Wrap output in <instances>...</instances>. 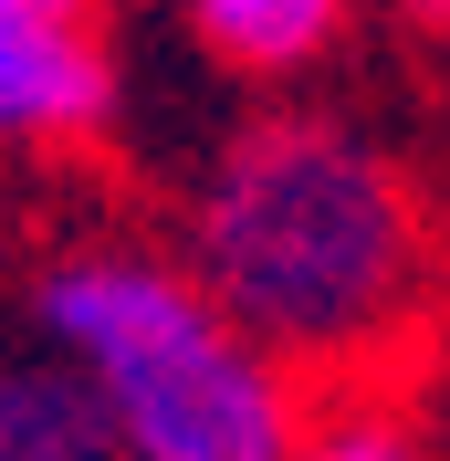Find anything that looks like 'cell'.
Segmentation results:
<instances>
[{
    "instance_id": "6da1fadb",
    "label": "cell",
    "mask_w": 450,
    "mask_h": 461,
    "mask_svg": "<svg viewBox=\"0 0 450 461\" xmlns=\"http://www.w3.org/2000/svg\"><path fill=\"white\" fill-rule=\"evenodd\" d=\"M189 284L273 367H336L419 315L429 221L356 126L252 115L189 200Z\"/></svg>"
},
{
    "instance_id": "7a4b0ae2",
    "label": "cell",
    "mask_w": 450,
    "mask_h": 461,
    "mask_svg": "<svg viewBox=\"0 0 450 461\" xmlns=\"http://www.w3.org/2000/svg\"><path fill=\"white\" fill-rule=\"evenodd\" d=\"M32 336H53L115 409L137 461H293V388L241 325L168 262L85 252L42 273Z\"/></svg>"
},
{
    "instance_id": "3957f363",
    "label": "cell",
    "mask_w": 450,
    "mask_h": 461,
    "mask_svg": "<svg viewBox=\"0 0 450 461\" xmlns=\"http://www.w3.org/2000/svg\"><path fill=\"white\" fill-rule=\"evenodd\" d=\"M105 105L94 0H0V137H85Z\"/></svg>"
},
{
    "instance_id": "277c9868",
    "label": "cell",
    "mask_w": 450,
    "mask_h": 461,
    "mask_svg": "<svg viewBox=\"0 0 450 461\" xmlns=\"http://www.w3.org/2000/svg\"><path fill=\"white\" fill-rule=\"evenodd\" d=\"M0 461H137L115 409L94 399V377L42 346H0Z\"/></svg>"
},
{
    "instance_id": "5b68a950",
    "label": "cell",
    "mask_w": 450,
    "mask_h": 461,
    "mask_svg": "<svg viewBox=\"0 0 450 461\" xmlns=\"http://www.w3.org/2000/svg\"><path fill=\"white\" fill-rule=\"evenodd\" d=\"M189 32L241 74H293L346 32V0H189Z\"/></svg>"
},
{
    "instance_id": "8992f818",
    "label": "cell",
    "mask_w": 450,
    "mask_h": 461,
    "mask_svg": "<svg viewBox=\"0 0 450 461\" xmlns=\"http://www.w3.org/2000/svg\"><path fill=\"white\" fill-rule=\"evenodd\" d=\"M293 461H419V440L398 430L388 409H336L325 430H304V451Z\"/></svg>"
},
{
    "instance_id": "52a82bcc",
    "label": "cell",
    "mask_w": 450,
    "mask_h": 461,
    "mask_svg": "<svg viewBox=\"0 0 450 461\" xmlns=\"http://www.w3.org/2000/svg\"><path fill=\"white\" fill-rule=\"evenodd\" d=\"M398 11H409L419 32H450V0H398Z\"/></svg>"
}]
</instances>
